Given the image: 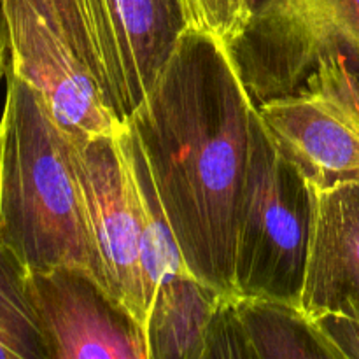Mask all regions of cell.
Listing matches in <instances>:
<instances>
[{
    "label": "cell",
    "instance_id": "obj_1",
    "mask_svg": "<svg viewBox=\"0 0 359 359\" xmlns=\"http://www.w3.org/2000/svg\"><path fill=\"white\" fill-rule=\"evenodd\" d=\"M256 114L230 46L186 27L126 118L186 266L224 293Z\"/></svg>",
    "mask_w": 359,
    "mask_h": 359
},
{
    "label": "cell",
    "instance_id": "obj_2",
    "mask_svg": "<svg viewBox=\"0 0 359 359\" xmlns=\"http://www.w3.org/2000/svg\"><path fill=\"white\" fill-rule=\"evenodd\" d=\"M0 241L28 272L69 266L104 287L69 140L34 88L9 65L0 114Z\"/></svg>",
    "mask_w": 359,
    "mask_h": 359
},
{
    "label": "cell",
    "instance_id": "obj_3",
    "mask_svg": "<svg viewBox=\"0 0 359 359\" xmlns=\"http://www.w3.org/2000/svg\"><path fill=\"white\" fill-rule=\"evenodd\" d=\"M312 217L311 184L256 114L251 160L237 214L235 293L298 304Z\"/></svg>",
    "mask_w": 359,
    "mask_h": 359
},
{
    "label": "cell",
    "instance_id": "obj_4",
    "mask_svg": "<svg viewBox=\"0 0 359 359\" xmlns=\"http://www.w3.org/2000/svg\"><path fill=\"white\" fill-rule=\"evenodd\" d=\"M231 53L256 104L297 90L325 56H346L359 79V0H259Z\"/></svg>",
    "mask_w": 359,
    "mask_h": 359
},
{
    "label": "cell",
    "instance_id": "obj_5",
    "mask_svg": "<svg viewBox=\"0 0 359 359\" xmlns=\"http://www.w3.org/2000/svg\"><path fill=\"white\" fill-rule=\"evenodd\" d=\"M256 107L309 184L359 177V79L346 56H325L297 90Z\"/></svg>",
    "mask_w": 359,
    "mask_h": 359
},
{
    "label": "cell",
    "instance_id": "obj_6",
    "mask_svg": "<svg viewBox=\"0 0 359 359\" xmlns=\"http://www.w3.org/2000/svg\"><path fill=\"white\" fill-rule=\"evenodd\" d=\"M9 69L34 88L69 140L116 135L125 126L90 70L30 0H0Z\"/></svg>",
    "mask_w": 359,
    "mask_h": 359
},
{
    "label": "cell",
    "instance_id": "obj_7",
    "mask_svg": "<svg viewBox=\"0 0 359 359\" xmlns=\"http://www.w3.org/2000/svg\"><path fill=\"white\" fill-rule=\"evenodd\" d=\"M118 133L79 142L67 140L84 224L102 283L146 333L149 309L140 265L139 233L119 160Z\"/></svg>",
    "mask_w": 359,
    "mask_h": 359
},
{
    "label": "cell",
    "instance_id": "obj_8",
    "mask_svg": "<svg viewBox=\"0 0 359 359\" xmlns=\"http://www.w3.org/2000/svg\"><path fill=\"white\" fill-rule=\"evenodd\" d=\"M49 359H147L142 326L86 272H28Z\"/></svg>",
    "mask_w": 359,
    "mask_h": 359
},
{
    "label": "cell",
    "instance_id": "obj_9",
    "mask_svg": "<svg viewBox=\"0 0 359 359\" xmlns=\"http://www.w3.org/2000/svg\"><path fill=\"white\" fill-rule=\"evenodd\" d=\"M307 263L298 307L307 318L359 298V177L312 186Z\"/></svg>",
    "mask_w": 359,
    "mask_h": 359
},
{
    "label": "cell",
    "instance_id": "obj_10",
    "mask_svg": "<svg viewBox=\"0 0 359 359\" xmlns=\"http://www.w3.org/2000/svg\"><path fill=\"white\" fill-rule=\"evenodd\" d=\"M123 88L126 118L153 84L186 28L179 0H98Z\"/></svg>",
    "mask_w": 359,
    "mask_h": 359
},
{
    "label": "cell",
    "instance_id": "obj_11",
    "mask_svg": "<svg viewBox=\"0 0 359 359\" xmlns=\"http://www.w3.org/2000/svg\"><path fill=\"white\" fill-rule=\"evenodd\" d=\"M116 139H118L119 160L125 175L130 207L139 233L140 265H142L144 287H146V300L149 309L158 287L165 280L191 272L186 266L165 214L163 203L154 186L153 175L128 121L125 123Z\"/></svg>",
    "mask_w": 359,
    "mask_h": 359
},
{
    "label": "cell",
    "instance_id": "obj_12",
    "mask_svg": "<svg viewBox=\"0 0 359 359\" xmlns=\"http://www.w3.org/2000/svg\"><path fill=\"white\" fill-rule=\"evenodd\" d=\"M224 294L191 273L165 280L147 314V359H203Z\"/></svg>",
    "mask_w": 359,
    "mask_h": 359
},
{
    "label": "cell",
    "instance_id": "obj_13",
    "mask_svg": "<svg viewBox=\"0 0 359 359\" xmlns=\"http://www.w3.org/2000/svg\"><path fill=\"white\" fill-rule=\"evenodd\" d=\"M245 359H332L325 340L298 304L265 297H233Z\"/></svg>",
    "mask_w": 359,
    "mask_h": 359
},
{
    "label": "cell",
    "instance_id": "obj_14",
    "mask_svg": "<svg viewBox=\"0 0 359 359\" xmlns=\"http://www.w3.org/2000/svg\"><path fill=\"white\" fill-rule=\"evenodd\" d=\"M0 359H49L28 290V270L0 241Z\"/></svg>",
    "mask_w": 359,
    "mask_h": 359
},
{
    "label": "cell",
    "instance_id": "obj_15",
    "mask_svg": "<svg viewBox=\"0 0 359 359\" xmlns=\"http://www.w3.org/2000/svg\"><path fill=\"white\" fill-rule=\"evenodd\" d=\"M186 27L205 32L230 48L244 35L259 0H179Z\"/></svg>",
    "mask_w": 359,
    "mask_h": 359
},
{
    "label": "cell",
    "instance_id": "obj_16",
    "mask_svg": "<svg viewBox=\"0 0 359 359\" xmlns=\"http://www.w3.org/2000/svg\"><path fill=\"white\" fill-rule=\"evenodd\" d=\"M311 319L332 359H359V298H346Z\"/></svg>",
    "mask_w": 359,
    "mask_h": 359
},
{
    "label": "cell",
    "instance_id": "obj_17",
    "mask_svg": "<svg viewBox=\"0 0 359 359\" xmlns=\"http://www.w3.org/2000/svg\"><path fill=\"white\" fill-rule=\"evenodd\" d=\"M7 63H9V37H7L6 20L0 11V79L6 77Z\"/></svg>",
    "mask_w": 359,
    "mask_h": 359
},
{
    "label": "cell",
    "instance_id": "obj_18",
    "mask_svg": "<svg viewBox=\"0 0 359 359\" xmlns=\"http://www.w3.org/2000/svg\"><path fill=\"white\" fill-rule=\"evenodd\" d=\"M32 4H34L35 7H37L39 11H41L42 14H44L46 16V20L49 21V23L53 25V18H51V13H49V7H48V2H46V0H30ZM53 27H55V25H53Z\"/></svg>",
    "mask_w": 359,
    "mask_h": 359
}]
</instances>
